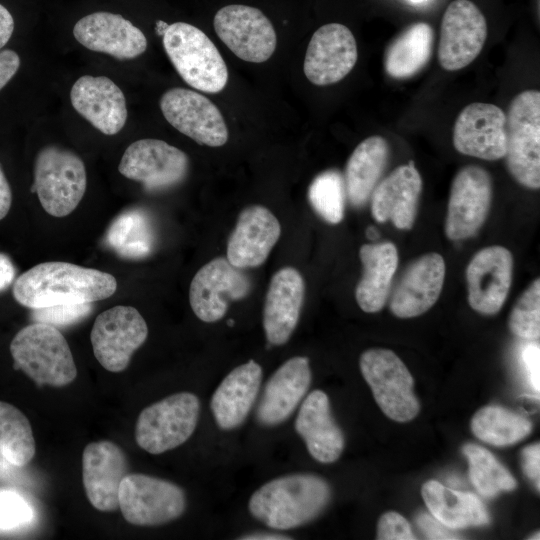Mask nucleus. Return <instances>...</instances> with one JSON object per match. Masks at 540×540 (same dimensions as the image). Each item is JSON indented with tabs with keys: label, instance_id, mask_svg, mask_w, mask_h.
Returning a JSON list of instances; mask_svg holds the SVG:
<instances>
[{
	"label": "nucleus",
	"instance_id": "obj_13",
	"mask_svg": "<svg viewBox=\"0 0 540 540\" xmlns=\"http://www.w3.org/2000/svg\"><path fill=\"white\" fill-rule=\"evenodd\" d=\"M188 156L159 139H140L130 144L118 170L126 178L140 182L147 190H161L179 184L187 175Z\"/></svg>",
	"mask_w": 540,
	"mask_h": 540
},
{
	"label": "nucleus",
	"instance_id": "obj_24",
	"mask_svg": "<svg viewBox=\"0 0 540 540\" xmlns=\"http://www.w3.org/2000/svg\"><path fill=\"white\" fill-rule=\"evenodd\" d=\"M446 273L443 257L428 253L414 261L403 274L390 302L399 318H412L428 311L438 300Z\"/></svg>",
	"mask_w": 540,
	"mask_h": 540
},
{
	"label": "nucleus",
	"instance_id": "obj_45",
	"mask_svg": "<svg viewBox=\"0 0 540 540\" xmlns=\"http://www.w3.org/2000/svg\"><path fill=\"white\" fill-rule=\"evenodd\" d=\"M417 524L428 539H457L458 537L448 530V527L428 514H420Z\"/></svg>",
	"mask_w": 540,
	"mask_h": 540
},
{
	"label": "nucleus",
	"instance_id": "obj_47",
	"mask_svg": "<svg viewBox=\"0 0 540 540\" xmlns=\"http://www.w3.org/2000/svg\"><path fill=\"white\" fill-rule=\"evenodd\" d=\"M15 275L16 269L11 258L5 253H0V292L11 286Z\"/></svg>",
	"mask_w": 540,
	"mask_h": 540
},
{
	"label": "nucleus",
	"instance_id": "obj_23",
	"mask_svg": "<svg viewBox=\"0 0 540 540\" xmlns=\"http://www.w3.org/2000/svg\"><path fill=\"white\" fill-rule=\"evenodd\" d=\"M73 108L105 135L117 134L127 120L122 90L108 77L81 76L72 86Z\"/></svg>",
	"mask_w": 540,
	"mask_h": 540
},
{
	"label": "nucleus",
	"instance_id": "obj_17",
	"mask_svg": "<svg viewBox=\"0 0 540 540\" xmlns=\"http://www.w3.org/2000/svg\"><path fill=\"white\" fill-rule=\"evenodd\" d=\"M455 149L483 160H499L506 154V115L490 103L474 102L458 115L453 130Z\"/></svg>",
	"mask_w": 540,
	"mask_h": 540
},
{
	"label": "nucleus",
	"instance_id": "obj_12",
	"mask_svg": "<svg viewBox=\"0 0 540 540\" xmlns=\"http://www.w3.org/2000/svg\"><path fill=\"white\" fill-rule=\"evenodd\" d=\"M219 38L240 59L261 63L276 48V33L270 20L257 8L232 4L221 8L214 17Z\"/></svg>",
	"mask_w": 540,
	"mask_h": 540
},
{
	"label": "nucleus",
	"instance_id": "obj_8",
	"mask_svg": "<svg viewBox=\"0 0 540 540\" xmlns=\"http://www.w3.org/2000/svg\"><path fill=\"white\" fill-rule=\"evenodd\" d=\"M361 373L376 403L392 420L407 422L419 412L414 380L402 360L391 350L373 348L360 356Z\"/></svg>",
	"mask_w": 540,
	"mask_h": 540
},
{
	"label": "nucleus",
	"instance_id": "obj_3",
	"mask_svg": "<svg viewBox=\"0 0 540 540\" xmlns=\"http://www.w3.org/2000/svg\"><path fill=\"white\" fill-rule=\"evenodd\" d=\"M14 369L22 370L37 385L62 387L77 376L70 347L55 327L34 322L23 327L10 343Z\"/></svg>",
	"mask_w": 540,
	"mask_h": 540
},
{
	"label": "nucleus",
	"instance_id": "obj_16",
	"mask_svg": "<svg viewBox=\"0 0 540 540\" xmlns=\"http://www.w3.org/2000/svg\"><path fill=\"white\" fill-rule=\"evenodd\" d=\"M165 119L199 144L219 147L228 140V129L219 109L202 94L185 89L167 90L160 99Z\"/></svg>",
	"mask_w": 540,
	"mask_h": 540
},
{
	"label": "nucleus",
	"instance_id": "obj_44",
	"mask_svg": "<svg viewBox=\"0 0 540 540\" xmlns=\"http://www.w3.org/2000/svg\"><path fill=\"white\" fill-rule=\"evenodd\" d=\"M522 467L526 476L537 489L540 487V446L539 443L530 445L522 451Z\"/></svg>",
	"mask_w": 540,
	"mask_h": 540
},
{
	"label": "nucleus",
	"instance_id": "obj_36",
	"mask_svg": "<svg viewBox=\"0 0 540 540\" xmlns=\"http://www.w3.org/2000/svg\"><path fill=\"white\" fill-rule=\"evenodd\" d=\"M36 446L28 418L15 406L0 401V456L22 467L35 455Z\"/></svg>",
	"mask_w": 540,
	"mask_h": 540
},
{
	"label": "nucleus",
	"instance_id": "obj_29",
	"mask_svg": "<svg viewBox=\"0 0 540 540\" xmlns=\"http://www.w3.org/2000/svg\"><path fill=\"white\" fill-rule=\"evenodd\" d=\"M295 430L318 462L333 463L343 452V433L332 417L328 396L321 390L312 391L303 400Z\"/></svg>",
	"mask_w": 540,
	"mask_h": 540
},
{
	"label": "nucleus",
	"instance_id": "obj_34",
	"mask_svg": "<svg viewBox=\"0 0 540 540\" xmlns=\"http://www.w3.org/2000/svg\"><path fill=\"white\" fill-rule=\"evenodd\" d=\"M106 241L118 255L141 259L154 247V231L148 215L141 209H130L115 218L108 228Z\"/></svg>",
	"mask_w": 540,
	"mask_h": 540
},
{
	"label": "nucleus",
	"instance_id": "obj_6",
	"mask_svg": "<svg viewBox=\"0 0 540 540\" xmlns=\"http://www.w3.org/2000/svg\"><path fill=\"white\" fill-rule=\"evenodd\" d=\"M506 163L521 185L540 187V92L526 90L511 102L506 115Z\"/></svg>",
	"mask_w": 540,
	"mask_h": 540
},
{
	"label": "nucleus",
	"instance_id": "obj_1",
	"mask_svg": "<svg viewBox=\"0 0 540 540\" xmlns=\"http://www.w3.org/2000/svg\"><path fill=\"white\" fill-rule=\"evenodd\" d=\"M115 277L98 269L69 262H43L22 273L14 282L15 300L30 309L66 303H93L111 297Z\"/></svg>",
	"mask_w": 540,
	"mask_h": 540
},
{
	"label": "nucleus",
	"instance_id": "obj_10",
	"mask_svg": "<svg viewBox=\"0 0 540 540\" xmlns=\"http://www.w3.org/2000/svg\"><path fill=\"white\" fill-rule=\"evenodd\" d=\"M147 336L146 321L138 310L118 305L97 316L90 339L98 362L110 372H121Z\"/></svg>",
	"mask_w": 540,
	"mask_h": 540
},
{
	"label": "nucleus",
	"instance_id": "obj_20",
	"mask_svg": "<svg viewBox=\"0 0 540 540\" xmlns=\"http://www.w3.org/2000/svg\"><path fill=\"white\" fill-rule=\"evenodd\" d=\"M128 462L123 450L103 440L89 443L82 455V478L86 496L102 512L119 508V488L127 475Z\"/></svg>",
	"mask_w": 540,
	"mask_h": 540
},
{
	"label": "nucleus",
	"instance_id": "obj_43",
	"mask_svg": "<svg viewBox=\"0 0 540 540\" xmlns=\"http://www.w3.org/2000/svg\"><path fill=\"white\" fill-rule=\"evenodd\" d=\"M539 354V345L536 343H528L521 350V360L527 379L536 392L540 389Z\"/></svg>",
	"mask_w": 540,
	"mask_h": 540
},
{
	"label": "nucleus",
	"instance_id": "obj_38",
	"mask_svg": "<svg viewBox=\"0 0 540 540\" xmlns=\"http://www.w3.org/2000/svg\"><path fill=\"white\" fill-rule=\"evenodd\" d=\"M344 178L337 170L317 175L308 189V199L316 213L330 224H338L344 217Z\"/></svg>",
	"mask_w": 540,
	"mask_h": 540
},
{
	"label": "nucleus",
	"instance_id": "obj_46",
	"mask_svg": "<svg viewBox=\"0 0 540 540\" xmlns=\"http://www.w3.org/2000/svg\"><path fill=\"white\" fill-rule=\"evenodd\" d=\"M20 63V57L15 51L0 50V91L17 73Z\"/></svg>",
	"mask_w": 540,
	"mask_h": 540
},
{
	"label": "nucleus",
	"instance_id": "obj_51",
	"mask_svg": "<svg viewBox=\"0 0 540 540\" xmlns=\"http://www.w3.org/2000/svg\"><path fill=\"white\" fill-rule=\"evenodd\" d=\"M169 24L164 22L163 20H158L156 22L155 31L157 35L163 36L168 28Z\"/></svg>",
	"mask_w": 540,
	"mask_h": 540
},
{
	"label": "nucleus",
	"instance_id": "obj_40",
	"mask_svg": "<svg viewBox=\"0 0 540 540\" xmlns=\"http://www.w3.org/2000/svg\"><path fill=\"white\" fill-rule=\"evenodd\" d=\"M35 518L28 500L11 489H0V532L27 527Z\"/></svg>",
	"mask_w": 540,
	"mask_h": 540
},
{
	"label": "nucleus",
	"instance_id": "obj_2",
	"mask_svg": "<svg viewBox=\"0 0 540 540\" xmlns=\"http://www.w3.org/2000/svg\"><path fill=\"white\" fill-rule=\"evenodd\" d=\"M331 489L319 476L294 473L272 479L250 497V514L276 530H289L314 520L328 505Z\"/></svg>",
	"mask_w": 540,
	"mask_h": 540
},
{
	"label": "nucleus",
	"instance_id": "obj_35",
	"mask_svg": "<svg viewBox=\"0 0 540 540\" xmlns=\"http://www.w3.org/2000/svg\"><path fill=\"white\" fill-rule=\"evenodd\" d=\"M531 422L525 417L500 406H485L471 420L474 435L491 445L514 444L529 435Z\"/></svg>",
	"mask_w": 540,
	"mask_h": 540
},
{
	"label": "nucleus",
	"instance_id": "obj_32",
	"mask_svg": "<svg viewBox=\"0 0 540 540\" xmlns=\"http://www.w3.org/2000/svg\"><path fill=\"white\" fill-rule=\"evenodd\" d=\"M421 492L432 516L449 529L489 523L487 509L474 494L447 488L435 480L424 483Z\"/></svg>",
	"mask_w": 540,
	"mask_h": 540
},
{
	"label": "nucleus",
	"instance_id": "obj_5",
	"mask_svg": "<svg viewBox=\"0 0 540 540\" xmlns=\"http://www.w3.org/2000/svg\"><path fill=\"white\" fill-rule=\"evenodd\" d=\"M87 184L82 159L74 152L55 146L43 147L34 164V184L43 209L54 217L69 215L82 200Z\"/></svg>",
	"mask_w": 540,
	"mask_h": 540
},
{
	"label": "nucleus",
	"instance_id": "obj_18",
	"mask_svg": "<svg viewBox=\"0 0 540 540\" xmlns=\"http://www.w3.org/2000/svg\"><path fill=\"white\" fill-rule=\"evenodd\" d=\"M512 274V254L505 247L494 245L477 252L466 269L470 307L484 315L499 312L508 296Z\"/></svg>",
	"mask_w": 540,
	"mask_h": 540
},
{
	"label": "nucleus",
	"instance_id": "obj_14",
	"mask_svg": "<svg viewBox=\"0 0 540 540\" xmlns=\"http://www.w3.org/2000/svg\"><path fill=\"white\" fill-rule=\"evenodd\" d=\"M487 38V23L469 0H454L441 22L438 60L448 71L468 66L481 52Z\"/></svg>",
	"mask_w": 540,
	"mask_h": 540
},
{
	"label": "nucleus",
	"instance_id": "obj_26",
	"mask_svg": "<svg viewBox=\"0 0 540 540\" xmlns=\"http://www.w3.org/2000/svg\"><path fill=\"white\" fill-rule=\"evenodd\" d=\"M311 378L307 357L295 356L279 366L268 379L259 402V423L276 426L288 419L306 395Z\"/></svg>",
	"mask_w": 540,
	"mask_h": 540
},
{
	"label": "nucleus",
	"instance_id": "obj_31",
	"mask_svg": "<svg viewBox=\"0 0 540 540\" xmlns=\"http://www.w3.org/2000/svg\"><path fill=\"white\" fill-rule=\"evenodd\" d=\"M389 155L387 141L371 136L357 145L344 173L346 195L355 207L363 206L379 182Z\"/></svg>",
	"mask_w": 540,
	"mask_h": 540
},
{
	"label": "nucleus",
	"instance_id": "obj_9",
	"mask_svg": "<svg viewBox=\"0 0 540 540\" xmlns=\"http://www.w3.org/2000/svg\"><path fill=\"white\" fill-rule=\"evenodd\" d=\"M119 508L136 526H159L179 518L186 496L178 485L145 474H127L119 488Z\"/></svg>",
	"mask_w": 540,
	"mask_h": 540
},
{
	"label": "nucleus",
	"instance_id": "obj_50",
	"mask_svg": "<svg viewBox=\"0 0 540 540\" xmlns=\"http://www.w3.org/2000/svg\"><path fill=\"white\" fill-rule=\"evenodd\" d=\"M239 539H242V540H288L292 538L288 537L287 535L273 533V532H252V533H248L239 537Z\"/></svg>",
	"mask_w": 540,
	"mask_h": 540
},
{
	"label": "nucleus",
	"instance_id": "obj_41",
	"mask_svg": "<svg viewBox=\"0 0 540 540\" xmlns=\"http://www.w3.org/2000/svg\"><path fill=\"white\" fill-rule=\"evenodd\" d=\"M32 310L31 317L35 322L68 326L86 318L92 311V303H66Z\"/></svg>",
	"mask_w": 540,
	"mask_h": 540
},
{
	"label": "nucleus",
	"instance_id": "obj_28",
	"mask_svg": "<svg viewBox=\"0 0 540 540\" xmlns=\"http://www.w3.org/2000/svg\"><path fill=\"white\" fill-rule=\"evenodd\" d=\"M262 376V368L254 360L235 367L225 376L210 402L219 428L232 430L245 421L258 397Z\"/></svg>",
	"mask_w": 540,
	"mask_h": 540
},
{
	"label": "nucleus",
	"instance_id": "obj_37",
	"mask_svg": "<svg viewBox=\"0 0 540 540\" xmlns=\"http://www.w3.org/2000/svg\"><path fill=\"white\" fill-rule=\"evenodd\" d=\"M462 450L469 461L470 480L482 496L490 498L515 489L514 477L490 451L473 443L464 445Z\"/></svg>",
	"mask_w": 540,
	"mask_h": 540
},
{
	"label": "nucleus",
	"instance_id": "obj_53",
	"mask_svg": "<svg viewBox=\"0 0 540 540\" xmlns=\"http://www.w3.org/2000/svg\"><path fill=\"white\" fill-rule=\"evenodd\" d=\"M408 1H410L412 4L420 5V4L426 3L428 0H408Z\"/></svg>",
	"mask_w": 540,
	"mask_h": 540
},
{
	"label": "nucleus",
	"instance_id": "obj_22",
	"mask_svg": "<svg viewBox=\"0 0 540 540\" xmlns=\"http://www.w3.org/2000/svg\"><path fill=\"white\" fill-rule=\"evenodd\" d=\"M281 226L266 207L252 205L241 211L227 242V260L237 268L260 266L279 240Z\"/></svg>",
	"mask_w": 540,
	"mask_h": 540
},
{
	"label": "nucleus",
	"instance_id": "obj_4",
	"mask_svg": "<svg viewBox=\"0 0 540 540\" xmlns=\"http://www.w3.org/2000/svg\"><path fill=\"white\" fill-rule=\"evenodd\" d=\"M162 37L166 54L187 84L207 93H217L226 86L227 66L203 31L188 23L175 22Z\"/></svg>",
	"mask_w": 540,
	"mask_h": 540
},
{
	"label": "nucleus",
	"instance_id": "obj_52",
	"mask_svg": "<svg viewBox=\"0 0 540 540\" xmlns=\"http://www.w3.org/2000/svg\"><path fill=\"white\" fill-rule=\"evenodd\" d=\"M367 236L370 239H376L378 237V232L374 227L371 226L367 229Z\"/></svg>",
	"mask_w": 540,
	"mask_h": 540
},
{
	"label": "nucleus",
	"instance_id": "obj_30",
	"mask_svg": "<svg viewBox=\"0 0 540 540\" xmlns=\"http://www.w3.org/2000/svg\"><path fill=\"white\" fill-rule=\"evenodd\" d=\"M363 266L355 297L367 313L379 312L389 296L391 282L398 266V251L391 242L364 244L359 251Z\"/></svg>",
	"mask_w": 540,
	"mask_h": 540
},
{
	"label": "nucleus",
	"instance_id": "obj_42",
	"mask_svg": "<svg viewBox=\"0 0 540 540\" xmlns=\"http://www.w3.org/2000/svg\"><path fill=\"white\" fill-rule=\"evenodd\" d=\"M408 521L399 513L390 511L381 516L377 527V539L410 540L415 539Z\"/></svg>",
	"mask_w": 540,
	"mask_h": 540
},
{
	"label": "nucleus",
	"instance_id": "obj_11",
	"mask_svg": "<svg viewBox=\"0 0 540 540\" xmlns=\"http://www.w3.org/2000/svg\"><path fill=\"white\" fill-rule=\"evenodd\" d=\"M251 288L242 269L227 258L217 257L194 275L189 288L190 306L201 321L216 322L225 316L229 301L245 298Z\"/></svg>",
	"mask_w": 540,
	"mask_h": 540
},
{
	"label": "nucleus",
	"instance_id": "obj_48",
	"mask_svg": "<svg viewBox=\"0 0 540 540\" xmlns=\"http://www.w3.org/2000/svg\"><path fill=\"white\" fill-rule=\"evenodd\" d=\"M14 31V19L11 13L0 4V50L10 40Z\"/></svg>",
	"mask_w": 540,
	"mask_h": 540
},
{
	"label": "nucleus",
	"instance_id": "obj_7",
	"mask_svg": "<svg viewBox=\"0 0 540 540\" xmlns=\"http://www.w3.org/2000/svg\"><path fill=\"white\" fill-rule=\"evenodd\" d=\"M199 413L200 401L195 394H172L141 411L135 427L136 442L150 454L172 450L193 434Z\"/></svg>",
	"mask_w": 540,
	"mask_h": 540
},
{
	"label": "nucleus",
	"instance_id": "obj_21",
	"mask_svg": "<svg viewBox=\"0 0 540 540\" xmlns=\"http://www.w3.org/2000/svg\"><path fill=\"white\" fill-rule=\"evenodd\" d=\"M75 39L89 50L117 59H133L145 52L143 32L119 14L94 12L81 18L73 28Z\"/></svg>",
	"mask_w": 540,
	"mask_h": 540
},
{
	"label": "nucleus",
	"instance_id": "obj_27",
	"mask_svg": "<svg viewBox=\"0 0 540 540\" xmlns=\"http://www.w3.org/2000/svg\"><path fill=\"white\" fill-rule=\"evenodd\" d=\"M422 178L414 162L394 169L379 182L371 194V212L375 220H391L398 229H410L415 221Z\"/></svg>",
	"mask_w": 540,
	"mask_h": 540
},
{
	"label": "nucleus",
	"instance_id": "obj_25",
	"mask_svg": "<svg viewBox=\"0 0 540 540\" xmlns=\"http://www.w3.org/2000/svg\"><path fill=\"white\" fill-rule=\"evenodd\" d=\"M305 284L293 267L278 270L271 278L263 309V328L271 345H283L299 321Z\"/></svg>",
	"mask_w": 540,
	"mask_h": 540
},
{
	"label": "nucleus",
	"instance_id": "obj_19",
	"mask_svg": "<svg viewBox=\"0 0 540 540\" xmlns=\"http://www.w3.org/2000/svg\"><path fill=\"white\" fill-rule=\"evenodd\" d=\"M358 58L352 32L344 25L330 23L318 28L309 42L304 73L315 85L325 86L342 80Z\"/></svg>",
	"mask_w": 540,
	"mask_h": 540
},
{
	"label": "nucleus",
	"instance_id": "obj_33",
	"mask_svg": "<svg viewBox=\"0 0 540 540\" xmlns=\"http://www.w3.org/2000/svg\"><path fill=\"white\" fill-rule=\"evenodd\" d=\"M433 39L431 26L424 22L404 30L386 50L384 67L388 75L405 79L420 71L430 59Z\"/></svg>",
	"mask_w": 540,
	"mask_h": 540
},
{
	"label": "nucleus",
	"instance_id": "obj_49",
	"mask_svg": "<svg viewBox=\"0 0 540 540\" xmlns=\"http://www.w3.org/2000/svg\"><path fill=\"white\" fill-rule=\"evenodd\" d=\"M12 203V192L9 182L0 165V220L6 217Z\"/></svg>",
	"mask_w": 540,
	"mask_h": 540
},
{
	"label": "nucleus",
	"instance_id": "obj_39",
	"mask_svg": "<svg viewBox=\"0 0 540 540\" xmlns=\"http://www.w3.org/2000/svg\"><path fill=\"white\" fill-rule=\"evenodd\" d=\"M509 328L516 336L535 340L540 334V280H534L515 304Z\"/></svg>",
	"mask_w": 540,
	"mask_h": 540
},
{
	"label": "nucleus",
	"instance_id": "obj_54",
	"mask_svg": "<svg viewBox=\"0 0 540 540\" xmlns=\"http://www.w3.org/2000/svg\"><path fill=\"white\" fill-rule=\"evenodd\" d=\"M227 324H228L229 326H233V325H234V320H233V319H230V320L227 322Z\"/></svg>",
	"mask_w": 540,
	"mask_h": 540
},
{
	"label": "nucleus",
	"instance_id": "obj_15",
	"mask_svg": "<svg viewBox=\"0 0 540 540\" xmlns=\"http://www.w3.org/2000/svg\"><path fill=\"white\" fill-rule=\"evenodd\" d=\"M491 196L489 173L475 165L463 167L454 177L450 190L446 236L453 241L473 236L487 218Z\"/></svg>",
	"mask_w": 540,
	"mask_h": 540
}]
</instances>
